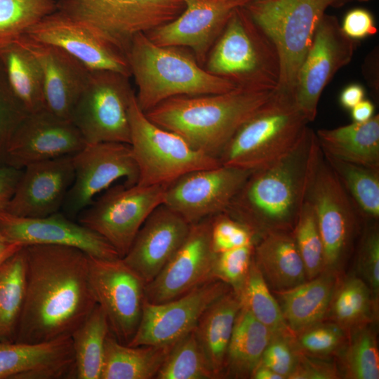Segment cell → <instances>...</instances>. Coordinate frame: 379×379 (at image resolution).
Returning <instances> with one entry per match:
<instances>
[{
	"instance_id": "1",
	"label": "cell",
	"mask_w": 379,
	"mask_h": 379,
	"mask_svg": "<svg viewBox=\"0 0 379 379\" xmlns=\"http://www.w3.org/2000/svg\"><path fill=\"white\" fill-rule=\"evenodd\" d=\"M26 288L15 342L70 337L97 305L88 277L89 255L69 246H25Z\"/></svg>"
},
{
	"instance_id": "2",
	"label": "cell",
	"mask_w": 379,
	"mask_h": 379,
	"mask_svg": "<svg viewBox=\"0 0 379 379\" xmlns=\"http://www.w3.org/2000/svg\"><path fill=\"white\" fill-rule=\"evenodd\" d=\"M321 149L306 128L297 145L274 162L252 171L225 211L254 235L291 232L304 203Z\"/></svg>"
},
{
	"instance_id": "3",
	"label": "cell",
	"mask_w": 379,
	"mask_h": 379,
	"mask_svg": "<svg viewBox=\"0 0 379 379\" xmlns=\"http://www.w3.org/2000/svg\"><path fill=\"white\" fill-rule=\"evenodd\" d=\"M275 91L237 86L222 93L175 96L145 114L157 126L181 136L194 149L218 159L240 126Z\"/></svg>"
},
{
	"instance_id": "4",
	"label": "cell",
	"mask_w": 379,
	"mask_h": 379,
	"mask_svg": "<svg viewBox=\"0 0 379 379\" xmlns=\"http://www.w3.org/2000/svg\"><path fill=\"white\" fill-rule=\"evenodd\" d=\"M126 57L138 87L136 101L144 113L173 97L222 93L237 87L175 47L157 45L145 33L133 36Z\"/></svg>"
},
{
	"instance_id": "5",
	"label": "cell",
	"mask_w": 379,
	"mask_h": 379,
	"mask_svg": "<svg viewBox=\"0 0 379 379\" xmlns=\"http://www.w3.org/2000/svg\"><path fill=\"white\" fill-rule=\"evenodd\" d=\"M293 95L277 89L270 100L244 122L218 157L221 165L254 171L288 153L307 124Z\"/></svg>"
},
{
	"instance_id": "6",
	"label": "cell",
	"mask_w": 379,
	"mask_h": 379,
	"mask_svg": "<svg viewBox=\"0 0 379 379\" xmlns=\"http://www.w3.org/2000/svg\"><path fill=\"white\" fill-rule=\"evenodd\" d=\"M207 71L239 87L267 91L278 88L277 49L244 6L232 13L209 55Z\"/></svg>"
},
{
	"instance_id": "7",
	"label": "cell",
	"mask_w": 379,
	"mask_h": 379,
	"mask_svg": "<svg viewBox=\"0 0 379 379\" xmlns=\"http://www.w3.org/2000/svg\"><path fill=\"white\" fill-rule=\"evenodd\" d=\"M347 0H251L244 7L270 36L280 61L277 89L293 91L300 67L312 44L317 27L328 7Z\"/></svg>"
},
{
	"instance_id": "8",
	"label": "cell",
	"mask_w": 379,
	"mask_h": 379,
	"mask_svg": "<svg viewBox=\"0 0 379 379\" xmlns=\"http://www.w3.org/2000/svg\"><path fill=\"white\" fill-rule=\"evenodd\" d=\"M131 147L141 186L168 185L190 171L221 165L218 159L194 149L179 135L151 121L133 93L128 109Z\"/></svg>"
},
{
	"instance_id": "9",
	"label": "cell",
	"mask_w": 379,
	"mask_h": 379,
	"mask_svg": "<svg viewBox=\"0 0 379 379\" xmlns=\"http://www.w3.org/2000/svg\"><path fill=\"white\" fill-rule=\"evenodd\" d=\"M185 0H58V9L97 30L126 54L132 39L175 19Z\"/></svg>"
},
{
	"instance_id": "10",
	"label": "cell",
	"mask_w": 379,
	"mask_h": 379,
	"mask_svg": "<svg viewBox=\"0 0 379 379\" xmlns=\"http://www.w3.org/2000/svg\"><path fill=\"white\" fill-rule=\"evenodd\" d=\"M128 78L112 71H91L70 117L86 144L116 142L130 145L128 109L134 92Z\"/></svg>"
},
{
	"instance_id": "11",
	"label": "cell",
	"mask_w": 379,
	"mask_h": 379,
	"mask_svg": "<svg viewBox=\"0 0 379 379\" xmlns=\"http://www.w3.org/2000/svg\"><path fill=\"white\" fill-rule=\"evenodd\" d=\"M167 185L111 186L78 215V222L108 241L123 258L150 213L163 204Z\"/></svg>"
},
{
	"instance_id": "12",
	"label": "cell",
	"mask_w": 379,
	"mask_h": 379,
	"mask_svg": "<svg viewBox=\"0 0 379 379\" xmlns=\"http://www.w3.org/2000/svg\"><path fill=\"white\" fill-rule=\"evenodd\" d=\"M316 215L324 247V270L334 272L352 247L362 219L321 153L307 196Z\"/></svg>"
},
{
	"instance_id": "13",
	"label": "cell",
	"mask_w": 379,
	"mask_h": 379,
	"mask_svg": "<svg viewBox=\"0 0 379 379\" xmlns=\"http://www.w3.org/2000/svg\"><path fill=\"white\" fill-rule=\"evenodd\" d=\"M72 158L74 178L62 206L63 213L72 219L116 180L124 178L128 187L138 183V168L129 144H86Z\"/></svg>"
},
{
	"instance_id": "14",
	"label": "cell",
	"mask_w": 379,
	"mask_h": 379,
	"mask_svg": "<svg viewBox=\"0 0 379 379\" xmlns=\"http://www.w3.org/2000/svg\"><path fill=\"white\" fill-rule=\"evenodd\" d=\"M88 277L97 304L107 316L110 333L128 345L141 319L146 283L121 258L107 260L89 255Z\"/></svg>"
},
{
	"instance_id": "15",
	"label": "cell",
	"mask_w": 379,
	"mask_h": 379,
	"mask_svg": "<svg viewBox=\"0 0 379 379\" xmlns=\"http://www.w3.org/2000/svg\"><path fill=\"white\" fill-rule=\"evenodd\" d=\"M355 41L343 32L338 19L325 14L298 73L293 98L308 122L314 120L321 95L337 72L354 55Z\"/></svg>"
},
{
	"instance_id": "16",
	"label": "cell",
	"mask_w": 379,
	"mask_h": 379,
	"mask_svg": "<svg viewBox=\"0 0 379 379\" xmlns=\"http://www.w3.org/2000/svg\"><path fill=\"white\" fill-rule=\"evenodd\" d=\"M251 171L223 165L190 171L167 185L163 204L194 224L225 212Z\"/></svg>"
},
{
	"instance_id": "17",
	"label": "cell",
	"mask_w": 379,
	"mask_h": 379,
	"mask_svg": "<svg viewBox=\"0 0 379 379\" xmlns=\"http://www.w3.org/2000/svg\"><path fill=\"white\" fill-rule=\"evenodd\" d=\"M231 289L222 281L211 280L167 302L145 300L138 327L128 345H174L194 330L210 305Z\"/></svg>"
},
{
	"instance_id": "18",
	"label": "cell",
	"mask_w": 379,
	"mask_h": 379,
	"mask_svg": "<svg viewBox=\"0 0 379 379\" xmlns=\"http://www.w3.org/2000/svg\"><path fill=\"white\" fill-rule=\"evenodd\" d=\"M25 36L61 48L91 71L107 70L131 75L124 52L93 27L58 10L32 26Z\"/></svg>"
},
{
	"instance_id": "19",
	"label": "cell",
	"mask_w": 379,
	"mask_h": 379,
	"mask_svg": "<svg viewBox=\"0 0 379 379\" xmlns=\"http://www.w3.org/2000/svg\"><path fill=\"white\" fill-rule=\"evenodd\" d=\"M211 217L191 225L185 239L157 276L145 285V300L161 303L213 280L215 253L211 242Z\"/></svg>"
},
{
	"instance_id": "20",
	"label": "cell",
	"mask_w": 379,
	"mask_h": 379,
	"mask_svg": "<svg viewBox=\"0 0 379 379\" xmlns=\"http://www.w3.org/2000/svg\"><path fill=\"white\" fill-rule=\"evenodd\" d=\"M86 145L70 120L44 108L28 114L20 124L7 147L4 165L23 169L32 163L72 156Z\"/></svg>"
},
{
	"instance_id": "21",
	"label": "cell",
	"mask_w": 379,
	"mask_h": 379,
	"mask_svg": "<svg viewBox=\"0 0 379 379\" xmlns=\"http://www.w3.org/2000/svg\"><path fill=\"white\" fill-rule=\"evenodd\" d=\"M0 230L9 241L22 245H58L80 249L90 256L113 260L120 256L102 237L59 211L43 218L0 213Z\"/></svg>"
},
{
	"instance_id": "22",
	"label": "cell",
	"mask_w": 379,
	"mask_h": 379,
	"mask_svg": "<svg viewBox=\"0 0 379 379\" xmlns=\"http://www.w3.org/2000/svg\"><path fill=\"white\" fill-rule=\"evenodd\" d=\"M72 156L25 166L5 212L30 218L58 212L74 178Z\"/></svg>"
},
{
	"instance_id": "23",
	"label": "cell",
	"mask_w": 379,
	"mask_h": 379,
	"mask_svg": "<svg viewBox=\"0 0 379 379\" xmlns=\"http://www.w3.org/2000/svg\"><path fill=\"white\" fill-rule=\"evenodd\" d=\"M251 0H185L183 11L173 20L147 33L161 46H187L204 60L232 13Z\"/></svg>"
},
{
	"instance_id": "24",
	"label": "cell",
	"mask_w": 379,
	"mask_h": 379,
	"mask_svg": "<svg viewBox=\"0 0 379 379\" xmlns=\"http://www.w3.org/2000/svg\"><path fill=\"white\" fill-rule=\"evenodd\" d=\"M190 226L179 214L161 204L147 218L121 259L147 284L182 244Z\"/></svg>"
},
{
	"instance_id": "25",
	"label": "cell",
	"mask_w": 379,
	"mask_h": 379,
	"mask_svg": "<svg viewBox=\"0 0 379 379\" xmlns=\"http://www.w3.org/2000/svg\"><path fill=\"white\" fill-rule=\"evenodd\" d=\"M18 40L41 66L46 108L55 115L70 120L91 70L60 47L33 40L25 35Z\"/></svg>"
},
{
	"instance_id": "26",
	"label": "cell",
	"mask_w": 379,
	"mask_h": 379,
	"mask_svg": "<svg viewBox=\"0 0 379 379\" xmlns=\"http://www.w3.org/2000/svg\"><path fill=\"white\" fill-rule=\"evenodd\" d=\"M71 337L40 343L0 342V379H75Z\"/></svg>"
},
{
	"instance_id": "27",
	"label": "cell",
	"mask_w": 379,
	"mask_h": 379,
	"mask_svg": "<svg viewBox=\"0 0 379 379\" xmlns=\"http://www.w3.org/2000/svg\"><path fill=\"white\" fill-rule=\"evenodd\" d=\"M253 260L273 291L293 288L307 280L291 232L272 231L254 245Z\"/></svg>"
},
{
	"instance_id": "28",
	"label": "cell",
	"mask_w": 379,
	"mask_h": 379,
	"mask_svg": "<svg viewBox=\"0 0 379 379\" xmlns=\"http://www.w3.org/2000/svg\"><path fill=\"white\" fill-rule=\"evenodd\" d=\"M336 286L334 272L324 271L293 288L274 291L284 321L293 334L321 321Z\"/></svg>"
},
{
	"instance_id": "29",
	"label": "cell",
	"mask_w": 379,
	"mask_h": 379,
	"mask_svg": "<svg viewBox=\"0 0 379 379\" xmlns=\"http://www.w3.org/2000/svg\"><path fill=\"white\" fill-rule=\"evenodd\" d=\"M241 306L239 297L231 289L207 307L194 328L215 378L224 376L227 347Z\"/></svg>"
},
{
	"instance_id": "30",
	"label": "cell",
	"mask_w": 379,
	"mask_h": 379,
	"mask_svg": "<svg viewBox=\"0 0 379 379\" xmlns=\"http://www.w3.org/2000/svg\"><path fill=\"white\" fill-rule=\"evenodd\" d=\"M321 151L350 163L379 168V115L315 132Z\"/></svg>"
},
{
	"instance_id": "31",
	"label": "cell",
	"mask_w": 379,
	"mask_h": 379,
	"mask_svg": "<svg viewBox=\"0 0 379 379\" xmlns=\"http://www.w3.org/2000/svg\"><path fill=\"white\" fill-rule=\"evenodd\" d=\"M173 345L129 346L109 332L105 343L100 379L155 378Z\"/></svg>"
},
{
	"instance_id": "32",
	"label": "cell",
	"mask_w": 379,
	"mask_h": 379,
	"mask_svg": "<svg viewBox=\"0 0 379 379\" xmlns=\"http://www.w3.org/2000/svg\"><path fill=\"white\" fill-rule=\"evenodd\" d=\"M273 333L241 305L227 347L224 376L250 377Z\"/></svg>"
},
{
	"instance_id": "33",
	"label": "cell",
	"mask_w": 379,
	"mask_h": 379,
	"mask_svg": "<svg viewBox=\"0 0 379 379\" xmlns=\"http://www.w3.org/2000/svg\"><path fill=\"white\" fill-rule=\"evenodd\" d=\"M0 62L27 112L29 114L46 108L41 66L19 40L0 49Z\"/></svg>"
},
{
	"instance_id": "34",
	"label": "cell",
	"mask_w": 379,
	"mask_h": 379,
	"mask_svg": "<svg viewBox=\"0 0 379 379\" xmlns=\"http://www.w3.org/2000/svg\"><path fill=\"white\" fill-rule=\"evenodd\" d=\"M26 288L25 246L0 265V342H14Z\"/></svg>"
},
{
	"instance_id": "35",
	"label": "cell",
	"mask_w": 379,
	"mask_h": 379,
	"mask_svg": "<svg viewBox=\"0 0 379 379\" xmlns=\"http://www.w3.org/2000/svg\"><path fill=\"white\" fill-rule=\"evenodd\" d=\"M322 153L361 218L376 222L379 218V168L350 163Z\"/></svg>"
},
{
	"instance_id": "36",
	"label": "cell",
	"mask_w": 379,
	"mask_h": 379,
	"mask_svg": "<svg viewBox=\"0 0 379 379\" xmlns=\"http://www.w3.org/2000/svg\"><path fill=\"white\" fill-rule=\"evenodd\" d=\"M109 332L107 316L97 304L70 336L76 379H100L105 343Z\"/></svg>"
},
{
	"instance_id": "37",
	"label": "cell",
	"mask_w": 379,
	"mask_h": 379,
	"mask_svg": "<svg viewBox=\"0 0 379 379\" xmlns=\"http://www.w3.org/2000/svg\"><path fill=\"white\" fill-rule=\"evenodd\" d=\"M376 302L362 279L349 277L336 286L328 311L336 324L354 330L371 321Z\"/></svg>"
},
{
	"instance_id": "38",
	"label": "cell",
	"mask_w": 379,
	"mask_h": 379,
	"mask_svg": "<svg viewBox=\"0 0 379 379\" xmlns=\"http://www.w3.org/2000/svg\"><path fill=\"white\" fill-rule=\"evenodd\" d=\"M237 294L241 305L273 335H293L284 321L277 299L256 266L253 256L246 279Z\"/></svg>"
},
{
	"instance_id": "39",
	"label": "cell",
	"mask_w": 379,
	"mask_h": 379,
	"mask_svg": "<svg viewBox=\"0 0 379 379\" xmlns=\"http://www.w3.org/2000/svg\"><path fill=\"white\" fill-rule=\"evenodd\" d=\"M58 9V0H0V49Z\"/></svg>"
},
{
	"instance_id": "40",
	"label": "cell",
	"mask_w": 379,
	"mask_h": 379,
	"mask_svg": "<svg viewBox=\"0 0 379 379\" xmlns=\"http://www.w3.org/2000/svg\"><path fill=\"white\" fill-rule=\"evenodd\" d=\"M155 378H215L209 368L194 330L173 345Z\"/></svg>"
},
{
	"instance_id": "41",
	"label": "cell",
	"mask_w": 379,
	"mask_h": 379,
	"mask_svg": "<svg viewBox=\"0 0 379 379\" xmlns=\"http://www.w3.org/2000/svg\"><path fill=\"white\" fill-rule=\"evenodd\" d=\"M291 233L303 261L307 279L319 275L324 270V247L314 210L307 199Z\"/></svg>"
},
{
	"instance_id": "42",
	"label": "cell",
	"mask_w": 379,
	"mask_h": 379,
	"mask_svg": "<svg viewBox=\"0 0 379 379\" xmlns=\"http://www.w3.org/2000/svg\"><path fill=\"white\" fill-rule=\"evenodd\" d=\"M354 330L344 354L346 376L354 379H378L379 353L375 335L365 326Z\"/></svg>"
},
{
	"instance_id": "43",
	"label": "cell",
	"mask_w": 379,
	"mask_h": 379,
	"mask_svg": "<svg viewBox=\"0 0 379 379\" xmlns=\"http://www.w3.org/2000/svg\"><path fill=\"white\" fill-rule=\"evenodd\" d=\"M28 114L12 89L0 62V166L4 165L7 147Z\"/></svg>"
},
{
	"instance_id": "44",
	"label": "cell",
	"mask_w": 379,
	"mask_h": 379,
	"mask_svg": "<svg viewBox=\"0 0 379 379\" xmlns=\"http://www.w3.org/2000/svg\"><path fill=\"white\" fill-rule=\"evenodd\" d=\"M254 245L244 246L215 253L212 279L227 284L238 293L251 264Z\"/></svg>"
},
{
	"instance_id": "45",
	"label": "cell",
	"mask_w": 379,
	"mask_h": 379,
	"mask_svg": "<svg viewBox=\"0 0 379 379\" xmlns=\"http://www.w3.org/2000/svg\"><path fill=\"white\" fill-rule=\"evenodd\" d=\"M295 345L314 356L327 355L337 350L345 340L344 329L335 323H317L295 333Z\"/></svg>"
},
{
	"instance_id": "46",
	"label": "cell",
	"mask_w": 379,
	"mask_h": 379,
	"mask_svg": "<svg viewBox=\"0 0 379 379\" xmlns=\"http://www.w3.org/2000/svg\"><path fill=\"white\" fill-rule=\"evenodd\" d=\"M211 242L217 253L255 244L256 239L248 227L223 212L211 217Z\"/></svg>"
},
{
	"instance_id": "47",
	"label": "cell",
	"mask_w": 379,
	"mask_h": 379,
	"mask_svg": "<svg viewBox=\"0 0 379 379\" xmlns=\"http://www.w3.org/2000/svg\"><path fill=\"white\" fill-rule=\"evenodd\" d=\"M358 268L375 299L379 293V232L378 225H369L364 232L358 251Z\"/></svg>"
},
{
	"instance_id": "48",
	"label": "cell",
	"mask_w": 379,
	"mask_h": 379,
	"mask_svg": "<svg viewBox=\"0 0 379 379\" xmlns=\"http://www.w3.org/2000/svg\"><path fill=\"white\" fill-rule=\"evenodd\" d=\"M293 334L273 335L259 364L263 365L284 378H288L295 369L299 356L293 341Z\"/></svg>"
},
{
	"instance_id": "49",
	"label": "cell",
	"mask_w": 379,
	"mask_h": 379,
	"mask_svg": "<svg viewBox=\"0 0 379 379\" xmlns=\"http://www.w3.org/2000/svg\"><path fill=\"white\" fill-rule=\"evenodd\" d=\"M340 27L344 34L354 41L374 35L378 32L372 14L361 8L348 11Z\"/></svg>"
},
{
	"instance_id": "50",
	"label": "cell",
	"mask_w": 379,
	"mask_h": 379,
	"mask_svg": "<svg viewBox=\"0 0 379 379\" xmlns=\"http://www.w3.org/2000/svg\"><path fill=\"white\" fill-rule=\"evenodd\" d=\"M338 378L336 369L331 364L310 360L301 356L288 378L328 379Z\"/></svg>"
},
{
	"instance_id": "51",
	"label": "cell",
	"mask_w": 379,
	"mask_h": 379,
	"mask_svg": "<svg viewBox=\"0 0 379 379\" xmlns=\"http://www.w3.org/2000/svg\"><path fill=\"white\" fill-rule=\"evenodd\" d=\"M22 171V169L0 166V213L6 211Z\"/></svg>"
},
{
	"instance_id": "52",
	"label": "cell",
	"mask_w": 379,
	"mask_h": 379,
	"mask_svg": "<svg viewBox=\"0 0 379 379\" xmlns=\"http://www.w3.org/2000/svg\"><path fill=\"white\" fill-rule=\"evenodd\" d=\"M364 96L365 90L363 86L359 84H351L343 89L339 101L343 108L350 110L364 100Z\"/></svg>"
},
{
	"instance_id": "53",
	"label": "cell",
	"mask_w": 379,
	"mask_h": 379,
	"mask_svg": "<svg viewBox=\"0 0 379 379\" xmlns=\"http://www.w3.org/2000/svg\"><path fill=\"white\" fill-rule=\"evenodd\" d=\"M353 122H365L374 116L375 107L373 102L366 99L362 100L351 109Z\"/></svg>"
},
{
	"instance_id": "54",
	"label": "cell",
	"mask_w": 379,
	"mask_h": 379,
	"mask_svg": "<svg viewBox=\"0 0 379 379\" xmlns=\"http://www.w3.org/2000/svg\"><path fill=\"white\" fill-rule=\"evenodd\" d=\"M23 246L7 239L0 230V265Z\"/></svg>"
},
{
	"instance_id": "55",
	"label": "cell",
	"mask_w": 379,
	"mask_h": 379,
	"mask_svg": "<svg viewBox=\"0 0 379 379\" xmlns=\"http://www.w3.org/2000/svg\"><path fill=\"white\" fill-rule=\"evenodd\" d=\"M250 378L254 379H284L281 375L261 364H258L255 367Z\"/></svg>"
},
{
	"instance_id": "56",
	"label": "cell",
	"mask_w": 379,
	"mask_h": 379,
	"mask_svg": "<svg viewBox=\"0 0 379 379\" xmlns=\"http://www.w3.org/2000/svg\"><path fill=\"white\" fill-rule=\"evenodd\" d=\"M357 1H369V0H357Z\"/></svg>"
}]
</instances>
